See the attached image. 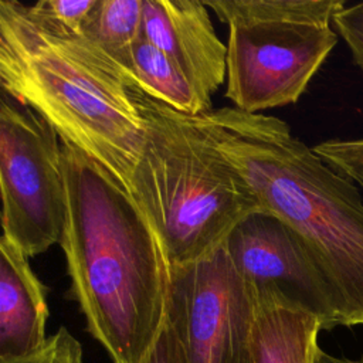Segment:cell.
<instances>
[{
    "label": "cell",
    "mask_w": 363,
    "mask_h": 363,
    "mask_svg": "<svg viewBox=\"0 0 363 363\" xmlns=\"http://www.w3.org/2000/svg\"><path fill=\"white\" fill-rule=\"evenodd\" d=\"M223 245L254 292H271L302 308L325 330L342 326L328 278L301 237L278 217L267 211L250 214Z\"/></svg>",
    "instance_id": "cell-8"
},
{
    "label": "cell",
    "mask_w": 363,
    "mask_h": 363,
    "mask_svg": "<svg viewBox=\"0 0 363 363\" xmlns=\"http://www.w3.org/2000/svg\"><path fill=\"white\" fill-rule=\"evenodd\" d=\"M142 17L143 0H96L81 34L111 57L140 35Z\"/></svg>",
    "instance_id": "cell-13"
},
{
    "label": "cell",
    "mask_w": 363,
    "mask_h": 363,
    "mask_svg": "<svg viewBox=\"0 0 363 363\" xmlns=\"http://www.w3.org/2000/svg\"><path fill=\"white\" fill-rule=\"evenodd\" d=\"M60 245L89 335L113 363H143L167 313L170 262L150 218L105 167L61 140Z\"/></svg>",
    "instance_id": "cell-1"
},
{
    "label": "cell",
    "mask_w": 363,
    "mask_h": 363,
    "mask_svg": "<svg viewBox=\"0 0 363 363\" xmlns=\"http://www.w3.org/2000/svg\"><path fill=\"white\" fill-rule=\"evenodd\" d=\"M140 35L167 54L211 102L227 75V45L216 34L203 1L143 0Z\"/></svg>",
    "instance_id": "cell-9"
},
{
    "label": "cell",
    "mask_w": 363,
    "mask_h": 363,
    "mask_svg": "<svg viewBox=\"0 0 363 363\" xmlns=\"http://www.w3.org/2000/svg\"><path fill=\"white\" fill-rule=\"evenodd\" d=\"M254 294V363H313L319 319L275 294Z\"/></svg>",
    "instance_id": "cell-11"
},
{
    "label": "cell",
    "mask_w": 363,
    "mask_h": 363,
    "mask_svg": "<svg viewBox=\"0 0 363 363\" xmlns=\"http://www.w3.org/2000/svg\"><path fill=\"white\" fill-rule=\"evenodd\" d=\"M332 24L349 47L353 64L363 71V3L345 4L335 13Z\"/></svg>",
    "instance_id": "cell-17"
},
{
    "label": "cell",
    "mask_w": 363,
    "mask_h": 363,
    "mask_svg": "<svg viewBox=\"0 0 363 363\" xmlns=\"http://www.w3.org/2000/svg\"><path fill=\"white\" fill-rule=\"evenodd\" d=\"M133 86L186 115L200 116L211 111L179 65L143 35L111 55Z\"/></svg>",
    "instance_id": "cell-12"
},
{
    "label": "cell",
    "mask_w": 363,
    "mask_h": 363,
    "mask_svg": "<svg viewBox=\"0 0 363 363\" xmlns=\"http://www.w3.org/2000/svg\"><path fill=\"white\" fill-rule=\"evenodd\" d=\"M145 119L132 190L155 225L170 267L204 258L250 214L264 211L199 116L174 111L135 86Z\"/></svg>",
    "instance_id": "cell-4"
},
{
    "label": "cell",
    "mask_w": 363,
    "mask_h": 363,
    "mask_svg": "<svg viewBox=\"0 0 363 363\" xmlns=\"http://www.w3.org/2000/svg\"><path fill=\"white\" fill-rule=\"evenodd\" d=\"M312 149L325 163L363 190V138L328 139Z\"/></svg>",
    "instance_id": "cell-14"
},
{
    "label": "cell",
    "mask_w": 363,
    "mask_h": 363,
    "mask_svg": "<svg viewBox=\"0 0 363 363\" xmlns=\"http://www.w3.org/2000/svg\"><path fill=\"white\" fill-rule=\"evenodd\" d=\"M143 363H187L184 350L167 322Z\"/></svg>",
    "instance_id": "cell-18"
},
{
    "label": "cell",
    "mask_w": 363,
    "mask_h": 363,
    "mask_svg": "<svg viewBox=\"0 0 363 363\" xmlns=\"http://www.w3.org/2000/svg\"><path fill=\"white\" fill-rule=\"evenodd\" d=\"M0 82L133 196L145 119L135 86L106 52L31 6L0 0Z\"/></svg>",
    "instance_id": "cell-2"
},
{
    "label": "cell",
    "mask_w": 363,
    "mask_h": 363,
    "mask_svg": "<svg viewBox=\"0 0 363 363\" xmlns=\"http://www.w3.org/2000/svg\"><path fill=\"white\" fill-rule=\"evenodd\" d=\"M230 28L227 89L235 108L295 104L337 43L332 18L343 0H204Z\"/></svg>",
    "instance_id": "cell-5"
},
{
    "label": "cell",
    "mask_w": 363,
    "mask_h": 363,
    "mask_svg": "<svg viewBox=\"0 0 363 363\" xmlns=\"http://www.w3.org/2000/svg\"><path fill=\"white\" fill-rule=\"evenodd\" d=\"M199 121L264 211L306 244L336 295L342 326H363V199L357 186L277 116L224 106Z\"/></svg>",
    "instance_id": "cell-3"
},
{
    "label": "cell",
    "mask_w": 363,
    "mask_h": 363,
    "mask_svg": "<svg viewBox=\"0 0 363 363\" xmlns=\"http://www.w3.org/2000/svg\"><path fill=\"white\" fill-rule=\"evenodd\" d=\"M0 363H84V354L81 343L61 326L38 350L18 359L0 360Z\"/></svg>",
    "instance_id": "cell-15"
},
{
    "label": "cell",
    "mask_w": 363,
    "mask_h": 363,
    "mask_svg": "<svg viewBox=\"0 0 363 363\" xmlns=\"http://www.w3.org/2000/svg\"><path fill=\"white\" fill-rule=\"evenodd\" d=\"M47 288L28 257L0 238V360L27 356L47 342Z\"/></svg>",
    "instance_id": "cell-10"
},
{
    "label": "cell",
    "mask_w": 363,
    "mask_h": 363,
    "mask_svg": "<svg viewBox=\"0 0 363 363\" xmlns=\"http://www.w3.org/2000/svg\"><path fill=\"white\" fill-rule=\"evenodd\" d=\"M255 294L224 245L170 267L166 322L187 363H254Z\"/></svg>",
    "instance_id": "cell-7"
},
{
    "label": "cell",
    "mask_w": 363,
    "mask_h": 363,
    "mask_svg": "<svg viewBox=\"0 0 363 363\" xmlns=\"http://www.w3.org/2000/svg\"><path fill=\"white\" fill-rule=\"evenodd\" d=\"M313 363H363V359L359 360H353V359H347V357H339V356H333L325 350H322L320 347L318 349Z\"/></svg>",
    "instance_id": "cell-19"
},
{
    "label": "cell",
    "mask_w": 363,
    "mask_h": 363,
    "mask_svg": "<svg viewBox=\"0 0 363 363\" xmlns=\"http://www.w3.org/2000/svg\"><path fill=\"white\" fill-rule=\"evenodd\" d=\"M96 0H40L31 10L64 27L81 33V27Z\"/></svg>",
    "instance_id": "cell-16"
},
{
    "label": "cell",
    "mask_w": 363,
    "mask_h": 363,
    "mask_svg": "<svg viewBox=\"0 0 363 363\" xmlns=\"http://www.w3.org/2000/svg\"><path fill=\"white\" fill-rule=\"evenodd\" d=\"M0 193L3 237L26 257L60 244L67 213L61 139L30 106L1 92Z\"/></svg>",
    "instance_id": "cell-6"
}]
</instances>
